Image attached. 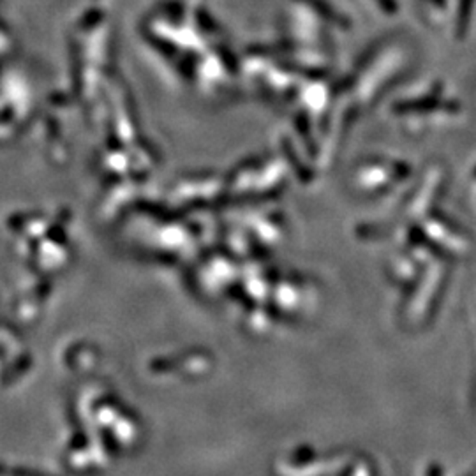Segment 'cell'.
I'll use <instances>...</instances> for the list:
<instances>
[{"label": "cell", "instance_id": "6da1fadb", "mask_svg": "<svg viewBox=\"0 0 476 476\" xmlns=\"http://www.w3.org/2000/svg\"><path fill=\"white\" fill-rule=\"evenodd\" d=\"M381 4V8L386 9V11H396V4H393L392 0H377Z\"/></svg>", "mask_w": 476, "mask_h": 476}]
</instances>
